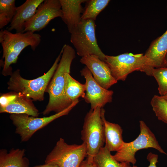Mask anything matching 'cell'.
Here are the masks:
<instances>
[{
	"instance_id": "19",
	"label": "cell",
	"mask_w": 167,
	"mask_h": 167,
	"mask_svg": "<svg viewBox=\"0 0 167 167\" xmlns=\"http://www.w3.org/2000/svg\"><path fill=\"white\" fill-rule=\"evenodd\" d=\"M66 73L65 75V90L66 95L72 102L81 97L84 99L86 95V86L75 79Z\"/></svg>"
},
{
	"instance_id": "29",
	"label": "cell",
	"mask_w": 167,
	"mask_h": 167,
	"mask_svg": "<svg viewBox=\"0 0 167 167\" xmlns=\"http://www.w3.org/2000/svg\"><path fill=\"white\" fill-rule=\"evenodd\" d=\"M164 99L167 101V94L163 96H161Z\"/></svg>"
},
{
	"instance_id": "9",
	"label": "cell",
	"mask_w": 167,
	"mask_h": 167,
	"mask_svg": "<svg viewBox=\"0 0 167 167\" xmlns=\"http://www.w3.org/2000/svg\"><path fill=\"white\" fill-rule=\"evenodd\" d=\"M79 101L76 100L66 109L49 117L39 118L25 114H11L10 118L15 126V133L19 135L21 142H26L38 130L55 119L68 114Z\"/></svg>"
},
{
	"instance_id": "8",
	"label": "cell",
	"mask_w": 167,
	"mask_h": 167,
	"mask_svg": "<svg viewBox=\"0 0 167 167\" xmlns=\"http://www.w3.org/2000/svg\"><path fill=\"white\" fill-rule=\"evenodd\" d=\"M86 156L87 149L84 143L69 144L60 138L46 157L45 163H54L60 167H79Z\"/></svg>"
},
{
	"instance_id": "16",
	"label": "cell",
	"mask_w": 167,
	"mask_h": 167,
	"mask_svg": "<svg viewBox=\"0 0 167 167\" xmlns=\"http://www.w3.org/2000/svg\"><path fill=\"white\" fill-rule=\"evenodd\" d=\"M105 110L101 108V117L104 127L105 146L110 152H117L124 142L122 137V130L118 124L107 121L105 118Z\"/></svg>"
},
{
	"instance_id": "5",
	"label": "cell",
	"mask_w": 167,
	"mask_h": 167,
	"mask_svg": "<svg viewBox=\"0 0 167 167\" xmlns=\"http://www.w3.org/2000/svg\"><path fill=\"white\" fill-rule=\"evenodd\" d=\"M101 109L98 107L91 109L87 113L81 131V139L87 147L86 159L89 161H93L94 157L105 142Z\"/></svg>"
},
{
	"instance_id": "1",
	"label": "cell",
	"mask_w": 167,
	"mask_h": 167,
	"mask_svg": "<svg viewBox=\"0 0 167 167\" xmlns=\"http://www.w3.org/2000/svg\"><path fill=\"white\" fill-rule=\"evenodd\" d=\"M60 61L46 89L49 96L48 103L42 112L44 115L51 112L58 113L68 108L73 102L66 96L65 90V75L70 73L71 63L75 57L74 49L65 44Z\"/></svg>"
},
{
	"instance_id": "15",
	"label": "cell",
	"mask_w": 167,
	"mask_h": 167,
	"mask_svg": "<svg viewBox=\"0 0 167 167\" xmlns=\"http://www.w3.org/2000/svg\"><path fill=\"white\" fill-rule=\"evenodd\" d=\"M32 100L20 93L16 92L15 96L6 106L0 107V113L25 114L37 117L39 111Z\"/></svg>"
},
{
	"instance_id": "3",
	"label": "cell",
	"mask_w": 167,
	"mask_h": 167,
	"mask_svg": "<svg viewBox=\"0 0 167 167\" xmlns=\"http://www.w3.org/2000/svg\"><path fill=\"white\" fill-rule=\"evenodd\" d=\"M63 48L49 70L35 79L28 80L23 78L18 69L12 72L7 82L8 89L20 93L34 101H42L44 93L58 67L63 52Z\"/></svg>"
},
{
	"instance_id": "18",
	"label": "cell",
	"mask_w": 167,
	"mask_h": 167,
	"mask_svg": "<svg viewBox=\"0 0 167 167\" xmlns=\"http://www.w3.org/2000/svg\"><path fill=\"white\" fill-rule=\"evenodd\" d=\"M24 149L12 148L7 152L5 149L0 151V167H29L28 159L24 156Z\"/></svg>"
},
{
	"instance_id": "21",
	"label": "cell",
	"mask_w": 167,
	"mask_h": 167,
	"mask_svg": "<svg viewBox=\"0 0 167 167\" xmlns=\"http://www.w3.org/2000/svg\"><path fill=\"white\" fill-rule=\"evenodd\" d=\"M109 0H87L85 7L81 15L82 20H95L100 13L107 6Z\"/></svg>"
},
{
	"instance_id": "22",
	"label": "cell",
	"mask_w": 167,
	"mask_h": 167,
	"mask_svg": "<svg viewBox=\"0 0 167 167\" xmlns=\"http://www.w3.org/2000/svg\"><path fill=\"white\" fill-rule=\"evenodd\" d=\"M15 0H0V28L2 29L11 22L17 9Z\"/></svg>"
},
{
	"instance_id": "13",
	"label": "cell",
	"mask_w": 167,
	"mask_h": 167,
	"mask_svg": "<svg viewBox=\"0 0 167 167\" xmlns=\"http://www.w3.org/2000/svg\"><path fill=\"white\" fill-rule=\"evenodd\" d=\"M44 0H27L20 6L17 7L16 12L10 22L7 30H15L16 32L23 33L24 25L34 15L38 6Z\"/></svg>"
},
{
	"instance_id": "24",
	"label": "cell",
	"mask_w": 167,
	"mask_h": 167,
	"mask_svg": "<svg viewBox=\"0 0 167 167\" xmlns=\"http://www.w3.org/2000/svg\"><path fill=\"white\" fill-rule=\"evenodd\" d=\"M153 76L156 81L158 90L160 96L167 94V67L154 68L152 72Z\"/></svg>"
},
{
	"instance_id": "30",
	"label": "cell",
	"mask_w": 167,
	"mask_h": 167,
	"mask_svg": "<svg viewBox=\"0 0 167 167\" xmlns=\"http://www.w3.org/2000/svg\"><path fill=\"white\" fill-rule=\"evenodd\" d=\"M165 64H166V66L167 67V54L166 55V57H165Z\"/></svg>"
},
{
	"instance_id": "10",
	"label": "cell",
	"mask_w": 167,
	"mask_h": 167,
	"mask_svg": "<svg viewBox=\"0 0 167 167\" xmlns=\"http://www.w3.org/2000/svg\"><path fill=\"white\" fill-rule=\"evenodd\" d=\"M62 12L59 0H45L38 7L33 16L24 25L23 32H34L45 28L52 19L61 18Z\"/></svg>"
},
{
	"instance_id": "6",
	"label": "cell",
	"mask_w": 167,
	"mask_h": 167,
	"mask_svg": "<svg viewBox=\"0 0 167 167\" xmlns=\"http://www.w3.org/2000/svg\"><path fill=\"white\" fill-rule=\"evenodd\" d=\"M96 27L95 20L82 19L70 33V41L79 56L82 57L87 55H95L104 61L105 55L98 45Z\"/></svg>"
},
{
	"instance_id": "14",
	"label": "cell",
	"mask_w": 167,
	"mask_h": 167,
	"mask_svg": "<svg viewBox=\"0 0 167 167\" xmlns=\"http://www.w3.org/2000/svg\"><path fill=\"white\" fill-rule=\"evenodd\" d=\"M86 0H59L61 6L63 21L71 33L81 22V13L84 9L82 4Z\"/></svg>"
},
{
	"instance_id": "11",
	"label": "cell",
	"mask_w": 167,
	"mask_h": 167,
	"mask_svg": "<svg viewBox=\"0 0 167 167\" xmlns=\"http://www.w3.org/2000/svg\"><path fill=\"white\" fill-rule=\"evenodd\" d=\"M80 72L85 80L86 95L84 99L86 103L90 104L91 109L98 107L103 108L106 104L112 101L113 91L105 89L100 86L86 66Z\"/></svg>"
},
{
	"instance_id": "28",
	"label": "cell",
	"mask_w": 167,
	"mask_h": 167,
	"mask_svg": "<svg viewBox=\"0 0 167 167\" xmlns=\"http://www.w3.org/2000/svg\"><path fill=\"white\" fill-rule=\"evenodd\" d=\"M32 167H60L58 165L54 163H45L43 165H36Z\"/></svg>"
},
{
	"instance_id": "26",
	"label": "cell",
	"mask_w": 167,
	"mask_h": 167,
	"mask_svg": "<svg viewBox=\"0 0 167 167\" xmlns=\"http://www.w3.org/2000/svg\"><path fill=\"white\" fill-rule=\"evenodd\" d=\"M147 159L150 162V164L148 167H157L156 164L158 162V156L157 155L150 152L147 156ZM131 167H137L133 165Z\"/></svg>"
},
{
	"instance_id": "7",
	"label": "cell",
	"mask_w": 167,
	"mask_h": 167,
	"mask_svg": "<svg viewBox=\"0 0 167 167\" xmlns=\"http://www.w3.org/2000/svg\"><path fill=\"white\" fill-rule=\"evenodd\" d=\"M139 126L140 132L137 137L130 142H124L120 149L113 155L118 161L131 163L134 165L136 162L135 157L136 152L140 149L149 148L166 154L159 144L154 134L143 121H139Z\"/></svg>"
},
{
	"instance_id": "27",
	"label": "cell",
	"mask_w": 167,
	"mask_h": 167,
	"mask_svg": "<svg viewBox=\"0 0 167 167\" xmlns=\"http://www.w3.org/2000/svg\"><path fill=\"white\" fill-rule=\"evenodd\" d=\"M79 167H98L95 162L89 161L87 159L84 160L81 163Z\"/></svg>"
},
{
	"instance_id": "4",
	"label": "cell",
	"mask_w": 167,
	"mask_h": 167,
	"mask_svg": "<svg viewBox=\"0 0 167 167\" xmlns=\"http://www.w3.org/2000/svg\"><path fill=\"white\" fill-rule=\"evenodd\" d=\"M104 62L117 81H124L129 74L136 71L152 76V71L154 68L152 60L143 54L126 53L116 56L105 55Z\"/></svg>"
},
{
	"instance_id": "17",
	"label": "cell",
	"mask_w": 167,
	"mask_h": 167,
	"mask_svg": "<svg viewBox=\"0 0 167 167\" xmlns=\"http://www.w3.org/2000/svg\"><path fill=\"white\" fill-rule=\"evenodd\" d=\"M167 30L151 43L144 55L152 61L154 68L167 67Z\"/></svg>"
},
{
	"instance_id": "20",
	"label": "cell",
	"mask_w": 167,
	"mask_h": 167,
	"mask_svg": "<svg viewBox=\"0 0 167 167\" xmlns=\"http://www.w3.org/2000/svg\"><path fill=\"white\" fill-rule=\"evenodd\" d=\"M105 146L101 148L93 161L98 167H131L130 163L116 160Z\"/></svg>"
},
{
	"instance_id": "2",
	"label": "cell",
	"mask_w": 167,
	"mask_h": 167,
	"mask_svg": "<svg viewBox=\"0 0 167 167\" xmlns=\"http://www.w3.org/2000/svg\"><path fill=\"white\" fill-rule=\"evenodd\" d=\"M41 36L30 31L13 33L7 30L0 31V43L4 59L2 74L5 76L12 73L11 65L16 63L18 56L26 47L30 46L35 51L41 40Z\"/></svg>"
},
{
	"instance_id": "23",
	"label": "cell",
	"mask_w": 167,
	"mask_h": 167,
	"mask_svg": "<svg viewBox=\"0 0 167 167\" xmlns=\"http://www.w3.org/2000/svg\"><path fill=\"white\" fill-rule=\"evenodd\" d=\"M151 105L158 119L167 124V101L160 96L154 95Z\"/></svg>"
},
{
	"instance_id": "25",
	"label": "cell",
	"mask_w": 167,
	"mask_h": 167,
	"mask_svg": "<svg viewBox=\"0 0 167 167\" xmlns=\"http://www.w3.org/2000/svg\"><path fill=\"white\" fill-rule=\"evenodd\" d=\"M16 94V92L13 91L2 94L0 97V107H3L6 106L15 96Z\"/></svg>"
},
{
	"instance_id": "31",
	"label": "cell",
	"mask_w": 167,
	"mask_h": 167,
	"mask_svg": "<svg viewBox=\"0 0 167 167\" xmlns=\"http://www.w3.org/2000/svg\"></svg>"
},
{
	"instance_id": "12",
	"label": "cell",
	"mask_w": 167,
	"mask_h": 167,
	"mask_svg": "<svg viewBox=\"0 0 167 167\" xmlns=\"http://www.w3.org/2000/svg\"><path fill=\"white\" fill-rule=\"evenodd\" d=\"M80 62L88 69L95 80L104 88L108 90L117 83L107 64L98 56L86 55L81 57Z\"/></svg>"
}]
</instances>
